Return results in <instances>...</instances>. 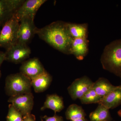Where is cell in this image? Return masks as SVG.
<instances>
[{
	"instance_id": "obj_1",
	"label": "cell",
	"mask_w": 121,
	"mask_h": 121,
	"mask_svg": "<svg viewBox=\"0 0 121 121\" xmlns=\"http://www.w3.org/2000/svg\"><path fill=\"white\" fill-rule=\"evenodd\" d=\"M36 34L40 39L64 54L70 55L73 39L69 35L67 22L57 21L41 28H37Z\"/></svg>"
},
{
	"instance_id": "obj_3",
	"label": "cell",
	"mask_w": 121,
	"mask_h": 121,
	"mask_svg": "<svg viewBox=\"0 0 121 121\" xmlns=\"http://www.w3.org/2000/svg\"><path fill=\"white\" fill-rule=\"evenodd\" d=\"M31 80L21 73L11 74L5 79V90L10 97L31 92Z\"/></svg>"
},
{
	"instance_id": "obj_28",
	"label": "cell",
	"mask_w": 121,
	"mask_h": 121,
	"mask_svg": "<svg viewBox=\"0 0 121 121\" xmlns=\"http://www.w3.org/2000/svg\"></svg>"
},
{
	"instance_id": "obj_5",
	"label": "cell",
	"mask_w": 121,
	"mask_h": 121,
	"mask_svg": "<svg viewBox=\"0 0 121 121\" xmlns=\"http://www.w3.org/2000/svg\"><path fill=\"white\" fill-rule=\"evenodd\" d=\"M94 82L86 76L75 79L67 88L68 91L72 99H80L92 88Z\"/></svg>"
},
{
	"instance_id": "obj_13",
	"label": "cell",
	"mask_w": 121,
	"mask_h": 121,
	"mask_svg": "<svg viewBox=\"0 0 121 121\" xmlns=\"http://www.w3.org/2000/svg\"><path fill=\"white\" fill-rule=\"evenodd\" d=\"M52 81V76L46 70L31 80L32 87L35 93H42L49 87Z\"/></svg>"
},
{
	"instance_id": "obj_25",
	"label": "cell",
	"mask_w": 121,
	"mask_h": 121,
	"mask_svg": "<svg viewBox=\"0 0 121 121\" xmlns=\"http://www.w3.org/2000/svg\"><path fill=\"white\" fill-rule=\"evenodd\" d=\"M88 121L87 119H86V118H81V119H76V120H74V121Z\"/></svg>"
},
{
	"instance_id": "obj_19",
	"label": "cell",
	"mask_w": 121,
	"mask_h": 121,
	"mask_svg": "<svg viewBox=\"0 0 121 121\" xmlns=\"http://www.w3.org/2000/svg\"><path fill=\"white\" fill-rule=\"evenodd\" d=\"M66 118L71 121L85 118L86 114L82 107L77 104L70 105L65 112Z\"/></svg>"
},
{
	"instance_id": "obj_8",
	"label": "cell",
	"mask_w": 121,
	"mask_h": 121,
	"mask_svg": "<svg viewBox=\"0 0 121 121\" xmlns=\"http://www.w3.org/2000/svg\"><path fill=\"white\" fill-rule=\"evenodd\" d=\"M46 1V0H25L14 16L19 22L24 18L34 20L37 11Z\"/></svg>"
},
{
	"instance_id": "obj_16",
	"label": "cell",
	"mask_w": 121,
	"mask_h": 121,
	"mask_svg": "<svg viewBox=\"0 0 121 121\" xmlns=\"http://www.w3.org/2000/svg\"><path fill=\"white\" fill-rule=\"evenodd\" d=\"M117 87L111 84L108 79L101 78L94 82L92 88L98 95L102 98L116 89Z\"/></svg>"
},
{
	"instance_id": "obj_7",
	"label": "cell",
	"mask_w": 121,
	"mask_h": 121,
	"mask_svg": "<svg viewBox=\"0 0 121 121\" xmlns=\"http://www.w3.org/2000/svg\"><path fill=\"white\" fill-rule=\"evenodd\" d=\"M8 102L24 116L31 113L34 106V97L31 92L10 97Z\"/></svg>"
},
{
	"instance_id": "obj_30",
	"label": "cell",
	"mask_w": 121,
	"mask_h": 121,
	"mask_svg": "<svg viewBox=\"0 0 121 121\" xmlns=\"http://www.w3.org/2000/svg\"></svg>"
},
{
	"instance_id": "obj_20",
	"label": "cell",
	"mask_w": 121,
	"mask_h": 121,
	"mask_svg": "<svg viewBox=\"0 0 121 121\" xmlns=\"http://www.w3.org/2000/svg\"><path fill=\"white\" fill-rule=\"evenodd\" d=\"M102 98L99 96L93 88L88 91L80 99L82 104H89L99 103Z\"/></svg>"
},
{
	"instance_id": "obj_29",
	"label": "cell",
	"mask_w": 121,
	"mask_h": 121,
	"mask_svg": "<svg viewBox=\"0 0 121 121\" xmlns=\"http://www.w3.org/2000/svg\"></svg>"
},
{
	"instance_id": "obj_2",
	"label": "cell",
	"mask_w": 121,
	"mask_h": 121,
	"mask_svg": "<svg viewBox=\"0 0 121 121\" xmlns=\"http://www.w3.org/2000/svg\"><path fill=\"white\" fill-rule=\"evenodd\" d=\"M100 61L103 69L121 78V39L105 47Z\"/></svg>"
},
{
	"instance_id": "obj_4",
	"label": "cell",
	"mask_w": 121,
	"mask_h": 121,
	"mask_svg": "<svg viewBox=\"0 0 121 121\" xmlns=\"http://www.w3.org/2000/svg\"><path fill=\"white\" fill-rule=\"evenodd\" d=\"M19 24L14 16L2 26L0 31V47L7 50L17 43Z\"/></svg>"
},
{
	"instance_id": "obj_21",
	"label": "cell",
	"mask_w": 121,
	"mask_h": 121,
	"mask_svg": "<svg viewBox=\"0 0 121 121\" xmlns=\"http://www.w3.org/2000/svg\"><path fill=\"white\" fill-rule=\"evenodd\" d=\"M23 117L22 114L12 104L9 105L8 112L6 117L7 121H23Z\"/></svg>"
},
{
	"instance_id": "obj_11",
	"label": "cell",
	"mask_w": 121,
	"mask_h": 121,
	"mask_svg": "<svg viewBox=\"0 0 121 121\" xmlns=\"http://www.w3.org/2000/svg\"><path fill=\"white\" fill-rule=\"evenodd\" d=\"M20 71V73L31 80L46 70L39 59L34 58L22 63Z\"/></svg>"
},
{
	"instance_id": "obj_17",
	"label": "cell",
	"mask_w": 121,
	"mask_h": 121,
	"mask_svg": "<svg viewBox=\"0 0 121 121\" xmlns=\"http://www.w3.org/2000/svg\"><path fill=\"white\" fill-rule=\"evenodd\" d=\"M67 27L69 35L73 39L80 38L87 39L88 24H76L67 22Z\"/></svg>"
},
{
	"instance_id": "obj_24",
	"label": "cell",
	"mask_w": 121,
	"mask_h": 121,
	"mask_svg": "<svg viewBox=\"0 0 121 121\" xmlns=\"http://www.w3.org/2000/svg\"><path fill=\"white\" fill-rule=\"evenodd\" d=\"M5 58L6 56L5 52L0 51V67L4 61L5 60Z\"/></svg>"
},
{
	"instance_id": "obj_12",
	"label": "cell",
	"mask_w": 121,
	"mask_h": 121,
	"mask_svg": "<svg viewBox=\"0 0 121 121\" xmlns=\"http://www.w3.org/2000/svg\"><path fill=\"white\" fill-rule=\"evenodd\" d=\"M89 40L87 39H73L70 50V55H73L79 60L84 59L89 52Z\"/></svg>"
},
{
	"instance_id": "obj_22",
	"label": "cell",
	"mask_w": 121,
	"mask_h": 121,
	"mask_svg": "<svg viewBox=\"0 0 121 121\" xmlns=\"http://www.w3.org/2000/svg\"><path fill=\"white\" fill-rule=\"evenodd\" d=\"M41 121H64L63 118L62 117L58 116L56 114H55L54 116L52 117H48L45 115L43 117Z\"/></svg>"
},
{
	"instance_id": "obj_27",
	"label": "cell",
	"mask_w": 121,
	"mask_h": 121,
	"mask_svg": "<svg viewBox=\"0 0 121 121\" xmlns=\"http://www.w3.org/2000/svg\"><path fill=\"white\" fill-rule=\"evenodd\" d=\"M1 72L0 70V78L1 77Z\"/></svg>"
},
{
	"instance_id": "obj_14",
	"label": "cell",
	"mask_w": 121,
	"mask_h": 121,
	"mask_svg": "<svg viewBox=\"0 0 121 121\" xmlns=\"http://www.w3.org/2000/svg\"><path fill=\"white\" fill-rule=\"evenodd\" d=\"M98 104L103 105L109 109L117 107L121 104V85L102 98Z\"/></svg>"
},
{
	"instance_id": "obj_6",
	"label": "cell",
	"mask_w": 121,
	"mask_h": 121,
	"mask_svg": "<svg viewBox=\"0 0 121 121\" xmlns=\"http://www.w3.org/2000/svg\"><path fill=\"white\" fill-rule=\"evenodd\" d=\"M5 53V60L17 64L29 58L31 51L27 45L17 43L6 50Z\"/></svg>"
},
{
	"instance_id": "obj_10",
	"label": "cell",
	"mask_w": 121,
	"mask_h": 121,
	"mask_svg": "<svg viewBox=\"0 0 121 121\" xmlns=\"http://www.w3.org/2000/svg\"><path fill=\"white\" fill-rule=\"evenodd\" d=\"M25 0H0V27L13 17Z\"/></svg>"
},
{
	"instance_id": "obj_15",
	"label": "cell",
	"mask_w": 121,
	"mask_h": 121,
	"mask_svg": "<svg viewBox=\"0 0 121 121\" xmlns=\"http://www.w3.org/2000/svg\"><path fill=\"white\" fill-rule=\"evenodd\" d=\"M64 108L63 98L56 94L47 95L43 106L40 108L42 111L47 109H50L55 112H59Z\"/></svg>"
},
{
	"instance_id": "obj_9",
	"label": "cell",
	"mask_w": 121,
	"mask_h": 121,
	"mask_svg": "<svg viewBox=\"0 0 121 121\" xmlns=\"http://www.w3.org/2000/svg\"><path fill=\"white\" fill-rule=\"evenodd\" d=\"M34 20L24 18L20 21L17 43L27 45L36 34L38 28L35 25Z\"/></svg>"
},
{
	"instance_id": "obj_26",
	"label": "cell",
	"mask_w": 121,
	"mask_h": 121,
	"mask_svg": "<svg viewBox=\"0 0 121 121\" xmlns=\"http://www.w3.org/2000/svg\"><path fill=\"white\" fill-rule=\"evenodd\" d=\"M117 114H118V116L121 117V109L120 110H119L118 111Z\"/></svg>"
},
{
	"instance_id": "obj_18",
	"label": "cell",
	"mask_w": 121,
	"mask_h": 121,
	"mask_svg": "<svg viewBox=\"0 0 121 121\" xmlns=\"http://www.w3.org/2000/svg\"><path fill=\"white\" fill-rule=\"evenodd\" d=\"M95 110L90 114V121H111L109 109L101 104H98Z\"/></svg>"
},
{
	"instance_id": "obj_23",
	"label": "cell",
	"mask_w": 121,
	"mask_h": 121,
	"mask_svg": "<svg viewBox=\"0 0 121 121\" xmlns=\"http://www.w3.org/2000/svg\"><path fill=\"white\" fill-rule=\"evenodd\" d=\"M23 121H36L35 115L31 114H29L23 116Z\"/></svg>"
}]
</instances>
